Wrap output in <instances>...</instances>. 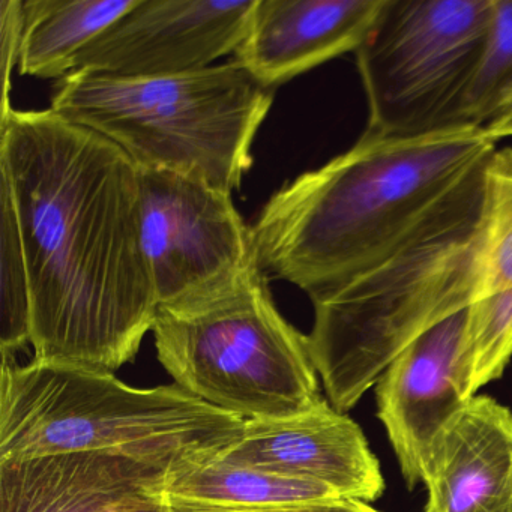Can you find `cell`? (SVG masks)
I'll list each match as a JSON object with an SVG mask.
<instances>
[{
  "instance_id": "obj_11",
  "label": "cell",
  "mask_w": 512,
  "mask_h": 512,
  "mask_svg": "<svg viewBox=\"0 0 512 512\" xmlns=\"http://www.w3.org/2000/svg\"><path fill=\"white\" fill-rule=\"evenodd\" d=\"M221 460L317 482L347 499L373 502L385 491L379 460L361 427L326 398L290 418L245 421Z\"/></svg>"
},
{
  "instance_id": "obj_8",
  "label": "cell",
  "mask_w": 512,
  "mask_h": 512,
  "mask_svg": "<svg viewBox=\"0 0 512 512\" xmlns=\"http://www.w3.org/2000/svg\"><path fill=\"white\" fill-rule=\"evenodd\" d=\"M143 244L158 308L221 289L257 265L232 194L199 179L140 169Z\"/></svg>"
},
{
  "instance_id": "obj_10",
  "label": "cell",
  "mask_w": 512,
  "mask_h": 512,
  "mask_svg": "<svg viewBox=\"0 0 512 512\" xmlns=\"http://www.w3.org/2000/svg\"><path fill=\"white\" fill-rule=\"evenodd\" d=\"M466 325L467 308L416 338L377 380V418L409 488L421 484L437 434L475 397Z\"/></svg>"
},
{
  "instance_id": "obj_17",
  "label": "cell",
  "mask_w": 512,
  "mask_h": 512,
  "mask_svg": "<svg viewBox=\"0 0 512 512\" xmlns=\"http://www.w3.org/2000/svg\"><path fill=\"white\" fill-rule=\"evenodd\" d=\"M0 349L16 356L31 344V287L19 217L10 185L0 176Z\"/></svg>"
},
{
  "instance_id": "obj_19",
  "label": "cell",
  "mask_w": 512,
  "mask_h": 512,
  "mask_svg": "<svg viewBox=\"0 0 512 512\" xmlns=\"http://www.w3.org/2000/svg\"><path fill=\"white\" fill-rule=\"evenodd\" d=\"M512 287V148L485 164L484 293Z\"/></svg>"
},
{
  "instance_id": "obj_2",
  "label": "cell",
  "mask_w": 512,
  "mask_h": 512,
  "mask_svg": "<svg viewBox=\"0 0 512 512\" xmlns=\"http://www.w3.org/2000/svg\"><path fill=\"white\" fill-rule=\"evenodd\" d=\"M496 145L476 127L421 137L362 134L263 205L251 226L257 265L308 296L335 286L409 232Z\"/></svg>"
},
{
  "instance_id": "obj_12",
  "label": "cell",
  "mask_w": 512,
  "mask_h": 512,
  "mask_svg": "<svg viewBox=\"0 0 512 512\" xmlns=\"http://www.w3.org/2000/svg\"><path fill=\"white\" fill-rule=\"evenodd\" d=\"M169 473L101 452L0 461V512H170Z\"/></svg>"
},
{
  "instance_id": "obj_1",
  "label": "cell",
  "mask_w": 512,
  "mask_h": 512,
  "mask_svg": "<svg viewBox=\"0 0 512 512\" xmlns=\"http://www.w3.org/2000/svg\"><path fill=\"white\" fill-rule=\"evenodd\" d=\"M0 176L19 217L34 361L113 373L152 332L140 169L52 109L0 119Z\"/></svg>"
},
{
  "instance_id": "obj_7",
  "label": "cell",
  "mask_w": 512,
  "mask_h": 512,
  "mask_svg": "<svg viewBox=\"0 0 512 512\" xmlns=\"http://www.w3.org/2000/svg\"><path fill=\"white\" fill-rule=\"evenodd\" d=\"M493 16L494 0H385L355 52L365 133L421 137L464 127Z\"/></svg>"
},
{
  "instance_id": "obj_22",
  "label": "cell",
  "mask_w": 512,
  "mask_h": 512,
  "mask_svg": "<svg viewBox=\"0 0 512 512\" xmlns=\"http://www.w3.org/2000/svg\"><path fill=\"white\" fill-rule=\"evenodd\" d=\"M170 512H379L367 502L358 499L320 500V502L299 503V505L274 506V508L227 509L214 506L194 505L169 499Z\"/></svg>"
},
{
  "instance_id": "obj_4",
  "label": "cell",
  "mask_w": 512,
  "mask_h": 512,
  "mask_svg": "<svg viewBox=\"0 0 512 512\" xmlns=\"http://www.w3.org/2000/svg\"><path fill=\"white\" fill-rule=\"evenodd\" d=\"M244 424L176 383L134 388L113 373L2 356L0 461L101 452L173 472L220 458Z\"/></svg>"
},
{
  "instance_id": "obj_6",
  "label": "cell",
  "mask_w": 512,
  "mask_h": 512,
  "mask_svg": "<svg viewBox=\"0 0 512 512\" xmlns=\"http://www.w3.org/2000/svg\"><path fill=\"white\" fill-rule=\"evenodd\" d=\"M259 265L208 295L160 307L152 334L176 385L244 421L316 406L319 373L308 335L284 319Z\"/></svg>"
},
{
  "instance_id": "obj_5",
  "label": "cell",
  "mask_w": 512,
  "mask_h": 512,
  "mask_svg": "<svg viewBox=\"0 0 512 512\" xmlns=\"http://www.w3.org/2000/svg\"><path fill=\"white\" fill-rule=\"evenodd\" d=\"M274 101L238 62L167 77L74 71L50 109L121 148L142 170L199 179L232 194L253 166V143Z\"/></svg>"
},
{
  "instance_id": "obj_18",
  "label": "cell",
  "mask_w": 512,
  "mask_h": 512,
  "mask_svg": "<svg viewBox=\"0 0 512 512\" xmlns=\"http://www.w3.org/2000/svg\"><path fill=\"white\" fill-rule=\"evenodd\" d=\"M512 106V0H494L490 35L461 112L464 127L485 128Z\"/></svg>"
},
{
  "instance_id": "obj_15",
  "label": "cell",
  "mask_w": 512,
  "mask_h": 512,
  "mask_svg": "<svg viewBox=\"0 0 512 512\" xmlns=\"http://www.w3.org/2000/svg\"><path fill=\"white\" fill-rule=\"evenodd\" d=\"M137 0H26L20 76L64 79L74 59Z\"/></svg>"
},
{
  "instance_id": "obj_23",
  "label": "cell",
  "mask_w": 512,
  "mask_h": 512,
  "mask_svg": "<svg viewBox=\"0 0 512 512\" xmlns=\"http://www.w3.org/2000/svg\"><path fill=\"white\" fill-rule=\"evenodd\" d=\"M484 130L488 137L496 143L499 140L506 139V137H512V106H509L502 115L491 121Z\"/></svg>"
},
{
  "instance_id": "obj_14",
  "label": "cell",
  "mask_w": 512,
  "mask_h": 512,
  "mask_svg": "<svg viewBox=\"0 0 512 512\" xmlns=\"http://www.w3.org/2000/svg\"><path fill=\"white\" fill-rule=\"evenodd\" d=\"M425 512H512V412L475 395L425 458Z\"/></svg>"
},
{
  "instance_id": "obj_20",
  "label": "cell",
  "mask_w": 512,
  "mask_h": 512,
  "mask_svg": "<svg viewBox=\"0 0 512 512\" xmlns=\"http://www.w3.org/2000/svg\"><path fill=\"white\" fill-rule=\"evenodd\" d=\"M467 352L473 392L500 379L512 358V287L487 293L467 308Z\"/></svg>"
},
{
  "instance_id": "obj_3",
  "label": "cell",
  "mask_w": 512,
  "mask_h": 512,
  "mask_svg": "<svg viewBox=\"0 0 512 512\" xmlns=\"http://www.w3.org/2000/svg\"><path fill=\"white\" fill-rule=\"evenodd\" d=\"M487 161L388 250L310 296L311 358L338 412L353 409L416 338L484 293Z\"/></svg>"
},
{
  "instance_id": "obj_16",
  "label": "cell",
  "mask_w": 512,
  "mask_h": 512,
  "mask_svg": "<svg viewBox=\"0 0 512 512\" xmlns=\"http://www.w3.org/2000/svg\"><path fill=\"white\" fill-rule=\"evenodd\" d=\"M166 490L175 502L227 509L274 508L341 497L317 482L287 478L221 458L173 470Z\"/></svg>"
},
{
  "instance_id": "obj_13",
  "label": "cell",
  "mask_w": 512,
  "mask_h": 512,
  "mask_svg": "<svg viewBox=\"0 0 512 512\" xmlns=\"http://www.w3.org/2000/svg\"><path fill=\"white\" fill-rule=\"evenodd\" d=\"M385 0H257L233 55L260 85L277 86L355 53Z\"/></svg>"
},
{
  "instance_id": "obj_21",
  "label": "cell",
  "mask_w": 512,
  "mask_h": 512,
  "mask_svg": "<svg viewBox=\"0 0 512 512\" xmlns=\"http://www.w3.org/2000/svg\"><path fill=\"white\" fill-rule=\"evenodd\" d=\"M25 11L23 0H2L0 2V35H2V103L0 119L10 115V92L13 89V68L19 65L20 46H22Z\"/></svg>"
},
{
  "instance_id": "obj_9",
  "label": "cell",
  "mask_w": 512,
  "mask_h": 512,
  "mask_svg": "<svg viewBox=\"0 0 512 512\" xmlns=\"http://www.w3.org/2000/svg\"><path fill=\"white\" fill-rule=\"evenodd\" d=\"M257 0H137L74 59L73 71L167 77L235 55Z\"/></svg>"
}]
</instances>
